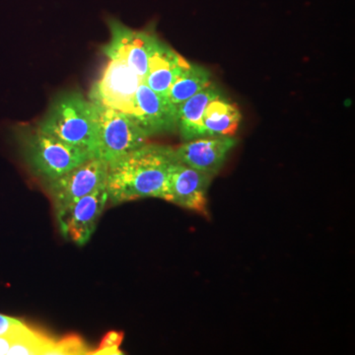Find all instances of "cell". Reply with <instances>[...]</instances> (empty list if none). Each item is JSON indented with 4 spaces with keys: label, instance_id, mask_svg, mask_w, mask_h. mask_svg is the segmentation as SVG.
I'll return each instance as SVG.
<instances>
[{
    "label": "cell",
    "instance_id": "cell-1",
    "mask_svg": "<svg viewBox=\"0 0 355 355\" xmlns=\"http://www.w3.org/2000/svg\"><path fill=\"white\" fill-rule=\"evenodd\" d=\"M174 148L148 144L110 163L108 202L113 205L146 198H163Z\"/></svg>",
    "mask_w": 355,
    "mask_h": 355
},
{
    "label": "cell",
    "instance_id": "cell-14",
    "mask_svg": "<svg viewBox=\"0 0 355 355\" xmlns=\"http://www.w3.org/2000/svg\"><path fill=\"white\" fill-rule=\"evenodd\" d=\"M220 94L218 88L211 83L178 108L177 130L184 141L202 137L205 110L210 101Z\"/></svg>",
    "mask_w": 355,
    "mask_h": 355
},
{
    "label": "cell",
    "instance_id": "cell-5",
    "mask_svg": "<svg viewBox=\"0 0 355 355\" xmlns=\"http://www.w3.org/2000/svg\"><path fill=\"white\" fill-rule=\"evenodd\" d=\"M108 169L106 161L91 157L62 176L46 183L55 214L107 184Z\"/></svg>",
    "mask_w": 355,
    "mask_h": 355
},
{
    "label": "cell",
    "instance_id": "cell-3",
    "mask_svg": "<svg viewBox=\"0 0 355 355\" xmlns=\"http://www.w3.org/2000/svg\"><path fill=\"white\" fill-rule=\"evenodd\" d=\"M21 148L30 169L44 180V183L62 176L87 159L94 157L87 150L69 146L38 128L21 135Z\"/></svg>",
    "mask_w": 355,
    "mask_h": 355
},
{
    "label": "cell",
    "instance_id": "cell-8",
    "mask_svg": "<svg viewBox=\"0 0 355 355\" xmlns=\"http://www.w3.org/2000/svg\"><path fill=\"white\" fill-rule=\"evenodd\" d=\"M107 202L108 191L105 184L58 212V225L64 237L79 246L86 244L94 233Z\"/></svg>",
    "mask_w": 355,
    "mask_h": 355
},
{
    "label": "cell",
    "instance_id": "cell-18",
    "mask_svg": "<svg viewBox=\"0 0 355 355\" xmlns=\"http://www.w3.org/2000/svg\"><path fill=\"white\" fill-rule=\"evenodd\" d=\"M24 324H26L25 322L21 321L17 318L0 314V336L12 333V331L22 328Z\"/></svg>",
    "mask_w": 355,
    "mask_h": 355
},
{
    "label": "cell",
    "instance_id": "cell-15",
    "mask_svg": "<svg viewBox=\"0 0 355 355\" xmlns=\"http://www.w3.org/2000/svg\"><path fill=\"white\" fill-rule=\"evenodd\" d=\"M210 83L211 81L209 70L200 65L189 62L172 84L168 93V100L178 110L184 101Z\"/></svg>",
    "mask_w": 355,
    "mask_h": 355
},
{
    "label": "cell",
    "instance_id": "cell-10",
    "mask_svg": "<svg viewBox=\"0 0 355 355\" xmlns=\"http://www.w3.org/2000/svg\"><path fill=\"white\" fill-rule=\"evenodd\" d=\"M177 114V108L167 98L158 95L141 83L127 116L150 137L176 130Z\"/></svg>",
    "mask_w": 355,
    "mask_h": 355
},
{
    "label": "cell",
    "instance_id": "cell-12",
    "mask_svg": "<svg viewBox=\"0 0 355 355\" xmlns=\"http://www.w3.org/2000/svg\"><path fill=\"white\" fill-rule=\"evenodd\" d=\"M189 62V60L168 44L157 40L148 60V67L144 83L158 95L167 98L175 79Z\"/></svg>",
    "mask_w": 355,
    "mask_h": 355
},
{
    "label": "cell",
    "instance_id": "cell-2",
    "mask_svg": "<svg viewBox=\"0 0 355 355\" xmlns=\"http://www.w3.org/2000/svg\"><path fill=\"white\" fill-rule=\"evenodd\" d=\"M98 113L95 103L77 92L64 93L51 103L39 130L95 157Z\"/></svg>",
    "mask_w": 355,
    "mask_h": 355
},
{
    "label": "cell",
    "instance_id": "cell-17",
    "mask_svg": "<svg viewBox=\"0 0 355 355\" xmlns=\"http://www.w3.org/2000/svg\"><path fill=\"white\" fill-rule=\"evenodd\" d=\"M123 335L120 331H112L105 335L102 342L100 343L99 347L94 352H91L90 354L102 355H119L121 354L120 349L121 342H123Z\"/></svg>",
    "mask_w": 355,
    "mask_h": 355
},
{
    "label": "cell",
    "instance_id": "cell-6",
    "mask_svg": "<svg viewBox=\"0 0 355 355\" xmlns=\"http://www.w3.org/2000/svg\"><path fill=\"white\" fill-rule=\"evenodd\" d=\"M141 83L142 79L130 65L121 60H110L101 77L93 86L89 99L95 104L128 114Z\"/></svg>",
    "mask_w": 355,
    "mask_h": 355
},
{
    "label": "cell",
    "instance_id": "cell-13",
    "mask_svg": "<svg viewBox=\"0 0 355 355\" xmlns=\"http://www.w3.org/2000/svg\"><path fill=\"white\" fill-rule=\"evenodd\" d=\"M242 114L234 104L220 94L209 102L202 116V137H233Z\"/></svg>",
    "mask_w": 355,
    "mask_h": 355
},
{
    "label": "cell",
    "instance_id": "cell-9",
    "mask_svg": "<svg viewBox=\"0 0 355 355\" xmlns=\"http://www.w3.org/2000/svg\"><path fill=\"white\" fill-rule=\"evenodd\" d=\"M111 40L103 49L110 60H121L130 65L142 81L146 78L148 60L157 38L148 33L135 31L119 21H110Z\"/></svg>",
    "mask_w": 355,
    "mask_h": 355
},
{
    "label": "cell",
    "instance_id": "cell-7",
    "mask_svg": "<svg viewBox=\"0 0 355 355\" xmlns=\"http://www.w3.org/2000/svg\"><path fill=\"white\" fill-rule=\"evenodd\" d=\"M212 178L175 160L170 166L162 200L209 216L207 190Z\"/></svg>",
    "mask_w": 355,
    "mask_h": 355
},
{
    "label": "cell",
    "instance_id": "cell-11",
    "mask_svg": "<svg viewBox=\"0 0 355 355\" xmlns=\"http://www.w3.org/2000/svg\"><path fill=\"white\" fill-rule=\"evenodd\" d=\"M236 144L234 137H200L184 141L174 153L180 162L214 177Z\"/></svg>",
    "mask_w": 355,
    "mask_h": 355
},
{
    "label": "cell",
    "instance_id": "cell-4",
    "mask_svg": "<svg viewBox=\"0 0 355 355\" xmlns=\"http://www.w3.org/2000/svg\"><path fill=\"white\" fill-rule=\"evenodd\" d=\"M95 105L98 113L95 157L110 164L148 144V135L127 114Z\"/></svg>",
    "mask_w": 355,
    "mask_h": 355
},
{
    "label": "cell",
    "instance_id": "cell-16",
    "mask_svg": "<svg viewBox=\"0 0 355 355\" xmlns=\"http://www.w3.org/2000/svg\"><path fill=\"white\" fill-rule=\"evenodd\" d=\"M90 352L91 350L88 349L81 338L77 336H69L60 340H55L49 354H90Z\"/></svg>",
    "mask_w": 355,
    "mask_h": 355
}]
</instances>
